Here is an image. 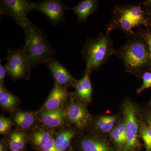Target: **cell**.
<instances>
[{"instance_id": "obj_1", "label": "cell", "mask_w": 151, "mask_h": 151, "mask_svg": "<svg viewBox=\"0 0 151 151\" xmlns=\"http://www.w3.org/2000/svg\"><path fill=\"white\" fill-rule=\"evenodd\" d=\"M148 24L145 11L141 3L118 5L114 7L106 32L120 30L127 37L137 34L142 26Z\"/></svg>"}, {"instance_id": "obj_2", "label": "cell", "mask_w": 151, "mask_h": 151, "mask_svg": "<svg viewBox=\"0 0 151 151\" xmlns=\"http://www.w3.org/2000/svg\"><path fill=\"white\" fill-rule=\"evenodd\" d=\"M116 56L122 60L127 71L136 76L151 65L147 45L137 33L127 37V42L118 50Z\"/></svg>"}, {"instance_id": "obj_3", "label": "cell", "mask_w": 151, "mask_h": 151, "mask_svg": "<svg viewBox=\"0 0 151 151\" xmlns=\"http://www.w3.org/2000/svg\"><path fill=\"white\" fill-rule=\"evenodd\" d=\"M110 33H100L96 38L88 37L81 50V53L85 63L86 68L91 73L106 63L110 57L117 55L118 50L113 45Z\"/></svg>"}, {"instance_id": "obj_4", "label": "cell", "mask_w": 151, "mask_h": 151, "mask_svg": "<svg viewBox=\"0 0 151 151\" xmlns=\"http://www.w3.org/2000/svg\"><path fill=\"white\" fill-rule=\"evenodd\" d=\"M27 53L32 68L54 57L55 51L36 27L25 32Z\"/></svg>"}, {"instance_id": "obj_5", "label": "cell", "mask_w": 151, "mask_h": 151, "mask_svg": "<svg viewBox=\"0 0 151 151\" xmlns=\"http://www.w3.org/2000/svg\"><path fill=\"white\" fill-rule=\"evenodd\" d=\"M33 10L34 3L27 0H2L0 2L1 15L10 17L24 32L36 27L28 18Z\"/></svg>"}, {"instance_id": "obj_6", "label": "cell", "mask_w": 151, "mask_h": 151, "mask_svg": "<svg viewBox=\"0 0 151 151\" xmlns=\"http://www.w3.org/2000/svg\"><path fill=\"white\" fill-rule=\"evenodd\" d=\"M6 63L4 65L7 74L13 80L29 78L31 66L25 45L17 49H8Z\"/></svg>"}, {"instance_id": "obj_7", "label": "cell", "mask_w": 151, "mask_h": 151, "mask_svg": "<svg viewBox=\"0 0 151 151\" xmlns=\"http://www.w3.org/2000/svg\"><path fill=\"white\" fill-rule=\"evenodd\" d=\"M85 104L71 93L64 106L66 122L69 127L73 126L76 129L83 130L92 123V116Z\"/></svg>"}, {"instance_id": "obj_8", "label": "cell", "mask_w": 151, "mask_h": 151, "mask_svg": "<svg viewBox=\"0 0 151 151\" xmlns=\"http://www.w3.org/2000/svg\"><path fill=\"white\" fill-rule=\"evenodd\" d=\"M123 113L125 124L126 142L124 151H132L137 147L139 125L137 110L134 104L127 101L123 105Z\"/></svg>"}, {"instance_id": "obj_9", "label": "cell", "mask_w": 151, "mask_h": 151, "mask_svg": "<svg viewBox=\"0 0 151 151\" xmlns=\"http://www.w3.org/2000/svg\"><path fill=\"white\" fill-rule=\"evenodd\" d=\"M34 10L41 13L48 18L52 25L65 21L64 16L67 7L58 0H45L34 3Z\"/></svg>"}, {"instance_id": "obj_10", "label": "cell", "mask_w": 151, "mask_h": 151, "mask_svg": "<svg viewBox=\"0 0 151 151\" xmlns=\"http://www.w3.org/2000/svg\"><path fill=\"white\" fill-rule=\"evenodd\" d=\"M9 119L16 129L30 132L40 126L37 111H24L17 108L10 113Z\"/></svg>"}, {"instance_id": "obj_11", "label": "cell", "mask_w": 151, "mask_h": 151, "mask_svg": "<svg viewBox=\"0 0 151 151\" xmlns=\"http://www.w3.org/2000/svg\"><path fill=\"white\" fill-rule=\"evenodd\" d=\"M37 113L40 125L50 129L56 132L69 127L66 122L64 107L53 111H37Z\"/></svg>"}, {"instance_id": "obj_12", "label": "cell", "mask_w": 151, "mask_h": 151, "mask_svg": "<svg viewBox=\"0 0 151 151\" xmlns=\"http://www.w3.org/2000/svg\"><path fill=\"white\" fill-rule=\"evenodd\" d=\"M51 73L55 83L67 89L74 87L77 79L71 75L67 68L54 57L44 62Z\"/></svg>"}, {"instance_id": "obj_13", "label": "cell", "mask_w": 151, "mask_h": 151, "mask_svg": "<svg viewBox=\"0 0 151 151\" xmlns=\"http://www.w3.org/2000/svg\"><path fill=\"white\" fill-rule=\"evenodd\" d=\"M70 94L66 88L55 83L48 97L37 112L53 111L64 108Z\"/></svg>"}, {"instance_id": "obj_14", "label": "cell", "mask_w": 151, "mask_h": 151, "mask_svg": "<svg viewBox=\"0 0 151 151\" xmlns=\"http://www.w3.org/2000/svg\"><path fill=\"white\" fill-rule=\"evenodd\" d=\"M5 136L3 140L10 151H23L29 142V132L27 131L16 129Z\"/></svg>"}, {"instance_id": "obj_15", "label": "cell", "mask_w": 151, "mask_h": 151, "mask_svg": "<svg viewBox=\"0 0 151 151\" xmlns=\"http://www.w3.org/2000/svg\"><path fill=\"white\" fill-rule=\"evenodd\" d=\"M55 132L40 125L29 132V142L36 150L42 151L49 142L54 138Z\"/></svg>"}, {"instance_id": "obj_16", "label": "cell", "mask_w": 151, "mask_h": 151, "mask_svg": "<svg viewBox=\"0 0 151 151\" xmlns=\"http://www.w3.org/2000/svg\"><path fill=\"white\" fill-rule=\"evenodd\" d=\"M90 73L85 70L82 78L80 80H76L73 87V95L78 100L85 103H90L92 100V88Z\"/></svg>"}, {"instance_id": "obj_17", "label": "cell", "mask_w": 151, "mask_h": 151, "mask_svg": "<svg viewBox=\"0 0 151 151\" xmlns=\"http://www.w3.org/2000/svg\"><path fill=\"white\" fill-rule=\"evenodd\" d=\"M79 147L81 151H113L106 141L96 135L81 136Z\"/></svg>"}, {"instance_id": "obj_18", "label": "cell", "mask_w": 151, "mask_h": 151, "mask_svg": "<svg viewBox=\"0 0 151 151\" xmlns=\"http://www.w3.org/2000/svg\"><path fill=\"white\" fill-rule=\"evenodd\" d=\"M76 135L77 130L75 127H67L56 131L54 135V151L67 150Z\"/></svg>"}, {"instance_id": "obj_19", "label": "cell", "mask_w": 151, "mask_h": 151, "mask_svg": "<svg viewBox=\"0 0 151 151\" xmlns=\"http://www.w3.org/2000/svg\"><path fill=\"white\" fill-rule=\"evenodd\" d=\"M99 1L97 0H84L78 2V4L72 7H67L77 16V23L86 22L88 17L97 10Z\"/></svg>"}, {"instance_id": "obj_20", "label": "cell", "mask_w": 151, "mask_h": 151, "mask_svg": "<svg viewBox=\"0 0 151 151\" xmlns=\"http://www.w3.org/2000/svg\"><path fill=\"white\" fill-rule=\"evenodd\" d=\"M19 103L18 96L10 92L5 85H0V105L3 111L10 113L17 109Z\"/></svg>"}, {"instance_id": "obj_21", "label": "cell", "mask_w": 151, "mask_h": 151, "mask_svg": "<svg viewBox=\"0 0 151 151\" xmlns=\"http://www.w3.org/2000/svg\"><path fill=\"white\" fill-rule=\"evenodd\" d=\"M117 120L116 116H100L94 121V127L96 130L102 133H108L114 128Z\"/></svg>"}, {"instance_id": "obj_22", "label": "cell", "mask_w": 151, "mask_h": 151, "mask_svg": "<svg viewBox=\"0 0 151 151\" xmlns=\"http://www.w3.org/2000/svg\"><path fill=\"white\" fill-rule=\"evenodd\" d=\"M141 137L142 139L147 150H151V128L149 126L143 124L140 129Z\"/></svg>"}, {"instance_id": "obj_23", "label": "cell", "mask_w": 151, "mask_h": 151, "mask_svg": "<svg viewBox=\"0 0 151 151\" xmlns=\"http://www.w3.org/2000/svg\"><path fill=\"white\" fill-rule=\"evenodd\" d=\"M12 123L9 118H6L3 115L0 117V134L6 135L12 131Z\"/></svg>"}, {"instance_id": "obj_24", "label": "cell", "mask_w": 151, "mask_h": 151, "mask_svg": "<svg viewBox=\"0 0 151 151\" xmlns=\"http://www.w3.org/2000/svg\"><path fill=\"white\" fill-rule=\"evenodd\" d=\"M110 137L113 140V142L117 145L119 147L121 148L123 147L124 148L126 141L124 139V138L122 137V135L119 133V131L117 129L116 127L111 130L110 132Z\"/></svg>"}, {"instance_id": "obj_25", "label": "cell", "mask_w": 151, "mask_h": 151, "mask_svg": "<svg viewBox=\"0 0 151 151\" xmlns=\"http://www.w3.org/2000/svg\"><path fill=\"white\" fill-rule=\"evenodd\" d=\"M143 83L140 87L137 90V93L140 94L141 92L146 89H149L151 87V73L148 71H146L143 73Z\"/></svg>"}, {"instance_id": "obj_26", "label": "cell", "mask_w": 151, "mask_h": 151, "mask_svg": "<svg viewBox=\"0 0 151 151\" xmlns=\"http://www.w3.org/2000/svg\"><path fill=\"white\" fill-rule=\"evenodd\" d=\"M137 33L142 37L147 45L151 61V32H144L140 29Z\"/></svg>"}, {"instance_id": "obj_27", "label": "cell", "mask_w": 151, "mask_h": 151, "mask_svg": "<svg viewBox=\"0 0 151 151\" xmlns=\"http://www.w3.org/2000/svg\"><path fill=\"white\" fill-rule=\"evenodd\" d=\"M6 74V70L4 65L0 63V85H4V81Z\"/></svg>"}, {"instance_id": "obj_28", "label": "cell", "mask_w": 151, "mask_h": 151, "mask_svg": "<svg viewBox=\"0 0 151 151\" xmlns=\"http://www.w3.org/2000/svg\"><path fill=\"white\" fill-rule=\"evenodd\" d=\"M55 145V142L54 137V138H52L49 142L42 151H54Z\"/></svg>"}, {"instance_id": "obj_29", "label": "cell", "mask_w": 151, "mask_h": 151, "mask_svg": "<svg viewBox=\"0 0 151 151\" xmlns=\"http://www.w3.org/2000/svg\"><path fill=\"white\" fill-rule=\"evenodd\" d=\"M6 147L5 144L4 142L3 139L1 140V142H0V151H6Z\"/></svg>"}, {"instance_id": "obj_30", "label": "cell", "mask_w": 151, "mask_h": 151, "mask_svg": "<svg viewBox=\"0 0 151 151\" xmlns=\"http://www.w3.org/2000/svg\"><path fill=\"white\" fill-rule=\"evenodd\" d=\"M147 121L151 123V113H149L147 116Z\"/></svg>"}, {"instance_id": "obj_31", "label": "cell", "mask_w": 151, "mask_h": 151, "mask_svg": "<svg viewBox=\"0 0 151 151\" xmlns=\"http://www.w3.org/2000/svg\"><path fill=\"white\" fill-rule=\"evenodd\" d=\"M147 122H148V123L149 126H150V127L151 128V122H148V121H147Z\"/></svg>"}, {"instance_id": "obj_32", "label": "cell", "mask_w": 151, "mask_h": 151, "mask_svg": "<svg viewBox=\"0 0 151 151\" xmlns=\"http://www.w3.org/2000/svg\"><path fill=\"white\" fill-rule=\"evenodd\" d=\"M69 151H71V150H69Z\"/></svg>"}, {"instance_id": "obj_33", "label": "cell", "mask_w": 151, "mask_h": 151, "mask_svg": "<svg viewBox=\"0 0 151 151\" xmlns=\"http://www.w3.org/2000/svg\"></svg>"}]
</instances>
